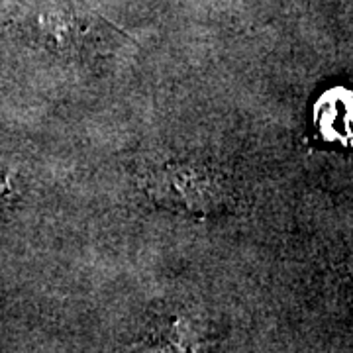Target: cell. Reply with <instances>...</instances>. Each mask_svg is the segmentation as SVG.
<instances>
[{
    "mask_svg": "<svg viewBox=\"0 0 353 353\" xmlns=\"http://www.w3.org/2000/svg\"><path fill=\"white\" fill-rule=\"evenodd\" d=\"M143 189L155 204L192 218L222 214L232 201L224 175L196 163L159 167L148 175Z\"/></svg>",
    "mask_w": 353,
    "mask_h": 353,
    "instance_id": "cell-1",
    "label": "cell"
},
{
    "mask_svg": "<svg viewBox=\"0 0 353 353\" xmlns=\"http://www.w3.org/2000/svg\"><path fill=\"white\" fill-rule=\"evenodd\" d=\"M320 108L336 114H322V126L326 132H332L330 138H345L352 134L353 94L343 90H330L328 94H324V102L320 104Z\"/></svg>",
    "mask_w": 353,
    "mask_h": 353,
    "instance_id": "cell-2",
    "label": "cell"
}]
</instances>
